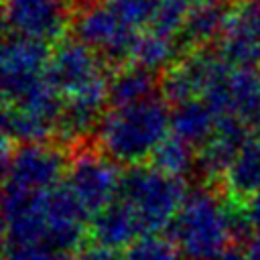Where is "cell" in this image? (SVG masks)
I'll return each instance as SVG.
<instances>
[{
  "instance_id": "6da1fadb",
  "label": "cell",
  "mask_w": 260,
  "mask_h": 260,
  "mask_svg": "<svg viewBox=\"0 0 260 260\" xmlns=\"http://www.w3.org/2000/svg\"><path fill=\"white\" fill-rule=\"evenodd\" d=\"M244 228L250 232L242 207L209 185L199 183L189 189L177 217L169 228L185 260H213L228 248L244 240ZM246 238H250L246 234Z\"/></svg>"
},
{
  "instance_id": "7a4b0ae2",
  "label": "cell",
  "mask_w": 260,
  "mask_h": 260,
  "mask_svg": "<svg viewBox=\"0 0 260 260\" xmlns=\"http://www.w3.org/2000/svg\"><path fill=\"white\" fill-rule=\"evenodd\" d=\"M171 134V106L158 93L118 108H108L93 142L120 167L144 165Z\"/></svg>"
},
{
  "instance_id": "3957f363",
  "label": "cell",
  "mask_w": 260,
  "mask_h": 260,
  "mask_svg": "<svg viewBox=\"0 0 260 260\" xmlns=\"http://www.w3.org/2000/svg\"><path fill=\"white\" fill-rule=\"evenodd\" d=\"M187 193L185 179L144 162L122 169L116 197L130 207L144 234H160L165 228H171Z\"/></svg>"
},
{
  "instance_id": "277c9868",
  "label": "cell",
  "mask_w": 260,
  "mask_h": 260,
  "mask_svg": "<svg viewBox=\"0 0 260 260\" xmlns=\"http://www.w3.org/2000/svg\"><path fill=\"white\" fill-rule=\"evenodd\" d=\"M71 146L57 140L20 142L4 140V189L20 193H47L65 183Z\"/></svg>"
},
{
  "instance_id": "5b68a950",
  "label": "cell",
  "mask_w": 260,
  "mask_h": 260,
  "mask_svg": "<svg viewBox=\"0 0 260 260\" xmlns=\"http://www.w3.org/2000/svg\"><path fill=\"white\" fill-rule=\"evenodd\" d=\"M71 35L91 47L110 71H116L132 63L136 47L142 39V30L128 24L108 0L93 2L73 14Z\"/></svg>"
},
{
  "instance_id": "8992f818",
  "label": "cell",
  "mask_w": 260,
  "mask_h": 260,
  "mask_svg": "<svg viewBox=\"0 0 260 260\" xmlns=\"http://www.w3.org/2000/svg\"><path fill=\"white\" fill-rule=\"evenodd\" d=\"M120 179V165L106 156L91 138L71 146L65 185L85 209L89 219H93L116 199Z\"/></svg>"
},
{
  "instance_id": "52a82bcc",
  "label": "cell",
  "mask_w": 260,
  "mask_h": 260,
  "mask_svg": "<svg viewBox=\"0 0 260 260\" xmlns=\"http://www.w3.org/2000/svg\"><path fill=\"white\" fill-rule=\"evenodd\" d=\"M110 73L102 57L73 35L51 47L45 69L47 81L63 100L108 91Z\"/></svg>"
},
{
  "instance_id": "ba28073f",
  "label": "cell",
  "mask_w": 260,
  "mask_h": 260,
  "mask_svg": "<svg viewBox=\"0 0 260 260\" xmlns=\"http://www.w3.org/2000/svg\"><path fill=\"white\" fill-rule=\"evenodd\" d=\"M4 28L10 35L57 45L71 28L73 0H4Z\"/></svg>"
},
{
  "instance_id": "9c48e42d",
  "label": "cell",
  "mask_w": 260,
  "mask_h": 260,
  "mask_svg": "<svg viewBox=\"0 0 260 260\" xmlns=\"http://www.w3.org/2000/svg\"><path fill=\"white\" fill-rule=\"evenodd\" d=\"M51 45L4 32L2 45V102L10 104L45 79Z\"/></svg>"
},
{
  "instance_id": "30bf717a",
  "label": "cell",
  "mask_w": 260,
  "mask_h": 260,
  "mask_svg": "<svg viewBox=\"0 0 260 260\" xmlns=\"http://www.w3.org/2000/svg\"><path fill=\"white\" fill-rule=\"evenodd\" d=\"M234 67H260V0H236L215 45Z\"/></svg>"
},
{
  "instance_id": "8fae6325",
  "label": "cell",
  "mask_w": 260,
  "mask_h": 260,
  "mask_svg": "<svg viewBox=\"0 0 260 260\" xmlns=\"http://www.w3.org/2000/svg\"><path fill=\"white\" fill-rule=\"evenodd\" d=\"M2 221L4 248L6 246H45V195L49 193H20L2 191Z\"/></svg>"
},
{
  "instance_id": "7c38bea8",
  "label": "cell",
  "mask_w": 260,
  "mask_h": 260,
  "mask_svg": "<svg viewBox=\"0 0 260 260\" xmlns=\"http://www.w3.org/2000/svg\"><path fill=\"white\" fill-rule=\"evenodd\" d=\"M234 2L236 0H197L191 4L185 22L175 37L181 57L219 43Z\"/></svg>"
},
{
  "instance_id": "4fadbf2b",
  "label": "cell",
  "mask_w": 260,
  "mask_h": 260,
  "mask_svg": "<svg viewBox=\"0 0 260 260\" xmlns=\"http://www.w3.org/2000/svg\"><path fill=\"white\" fill-rule=\"evenodd\" d=\"M215 189H219L228 201L240 207L260 193V132L248 136Z\"/></svg>"
},
{
  "instance_id": "5bb4252c",
  "label": "cell",
  "mask_w": 260,
  "mask_h": 260,
  "mask_svg": "<svg viewBox=\"0 0 260 260\" xmlns=\"http://www.w3.org/2000/svg\"><path fill=\"white\" fill-rule=\"evenodd\" d=\"M140 236H144L136 215L130 211V207L120 201L118 197L102 209L91 221H89V244L104 246L110 250L128 248L132 242H136Z\"/></svg>"
},
{
  "instance_id": "9a60e30c",
  "label": "cell",
  "mask_w": 260,
  "mask_h": 260,
  "mask_svg": "<svg viewBox=\"0 0 260 260\" xmlns=\"http://www.w3.org/2000/svg\"><path fill=\"white\" fill-rule=\"evenodd\" d=\"M217 122H219L217 114L201 98L171 108V134L185 140L197 152L211 140Z\"/></svg>"
},
{
  "instance_id": "2e32d148",
  "label": "cell",
  "mask_w": 260,
  "mask_h": 260,
  "mask_svg": "<svg viewBox=\"0 0 260 260\" xmlns=\"http://www.w3.org/2000/svg\"><path fill=\"white\" fill-rule=\"evenodd\" d=\"M160 91V75L136 65L128 63L110 73L108 79V108L128 106L140 100H146Z\"/></svg>"
},
{
  "instance_id": "e0dca14e",
  "label": "cell",
  "mask_w": 260,
  "mask_h": 260,
  "mask_svg": "<svg viewBox=\"0 0 260 260\" xmlns=\"http://www.w3.org/2000/svg\"><path fill=\"white\" fill-rule=\"evenodd\" d=\"M154 169L185 179L197 167V150L175 134H169L148 158Z\"/></svg>"
},
{
  "instance_id": "ac0fdd59",
  "label": "cell",
  "mask_w": 260,
  "mask_h": 260,
  "mask_svg": "<svg viewBox=\"0 0 260 260\" xmlns=\"http://www.w3.org/2000/svg\"><path fill=\"white\" fill-rule=\"evenodd\" d=\"M126 260H185L183 252L171 236L162 234H144L132 242L126 252Z\"/></svg>"
},
{
  "instance_id": "d6986e66",
  "label": "cell",
  "mask_w": 260,
  "mask_h": 260,
  "mask_svg": "<svg viewBox=\"0 0 260 260\" xmlns=\"http://www.w3.org/2000/svg\"><path fill=\"white\" fill-rule=\"evenodd\" d=\"M4 260H67L47 246H6Z\"/></svg>"
},
{
  "instance_id": "ffe728a7",
  "label": "cell",
  "mask_w": 260,
  "mask_h": 260,
  "mask_svg": "<svg viewBox=\"0 0 260 260\" xmlns=\"http://www.w3.org/2000/svg\"><path fill=\"white\" fill-rule=\"evenodd\" d=\"M67 260H126V256L120 250H110V248L95 246V244L87 242L75 254H71Z\"/></svg>"
},
{
  "instance_id": "44dd1931",
  "label": "cell",
  "mask_w": 260,
  "mask_h": 260,
  "mask_svg": "<svg viewBox=\"0 0 260 260\" xmlns=\"http://www.w3.org/2000/svg\"><path fill=\"white\" fill-rule=\"evenodd\" d=\"M244 219L250 228V232H260V193H256L244 207H242Z\"/></svg>"
},
{
  "instance_id": "7402d4cb",
  "label": "cell",
  "mask_w": 260,
  "mask_h": 260,
  "mask_svg": "<svg viewBox=\"0 0 260 260\" xmlns=\"http://www.w3.org/2000/svg\"><path fill=\"white\" fill-rule=\"evenodd\" d=\"M246 254L248 260H260V232H254L248 240H246Z\"/></svg>"
},
{
  "instance_id": "603a6c76",
  "label": "cell",
  "mask_w": 260,
  "mask_h": 260,
  "mask_svg": "<svg viewBox=\"0 0 260 260\" xmlns=\"http://www.w3.org/2000/svg\"><path fill=\"white\" fill-rule=\"evenodd\" d=\"M213 260H248V254H246V250L242 248V246H232V248H228L225 252H221L219 256H215Z\"/></svg>"
},
{
  "instance_id": "cb8c5ba5",
  "label": "cell",
  "mask_w": 260,
  "mask_h": 260,
  "mask_svg": "<svg viewBox=\"0 0 260 260\" xmlns=\"http://www.w3.org/2000/svg\"><path fill=\"white\" fill-rule=\"evenodd\" d=\"M93 2H100V0H73V4H75V12L81 10V8H85V6H89V4H93Z\"/></svg>"
},
{
  "instance_id": "d4e9b609",
  "label": "cell",
  "mask_w": 260,
  "mask_h": 260,
  "mask_svg": "<svg viewBox=\"0 0 260 260\" xmlns=\"http://www.w3.org/2000/svg\"><path fill=\"white\" fill-rule=\"evenodd\" d=\"M189 2H197V0H189Z\"/></svg>"
}]
</instances>
